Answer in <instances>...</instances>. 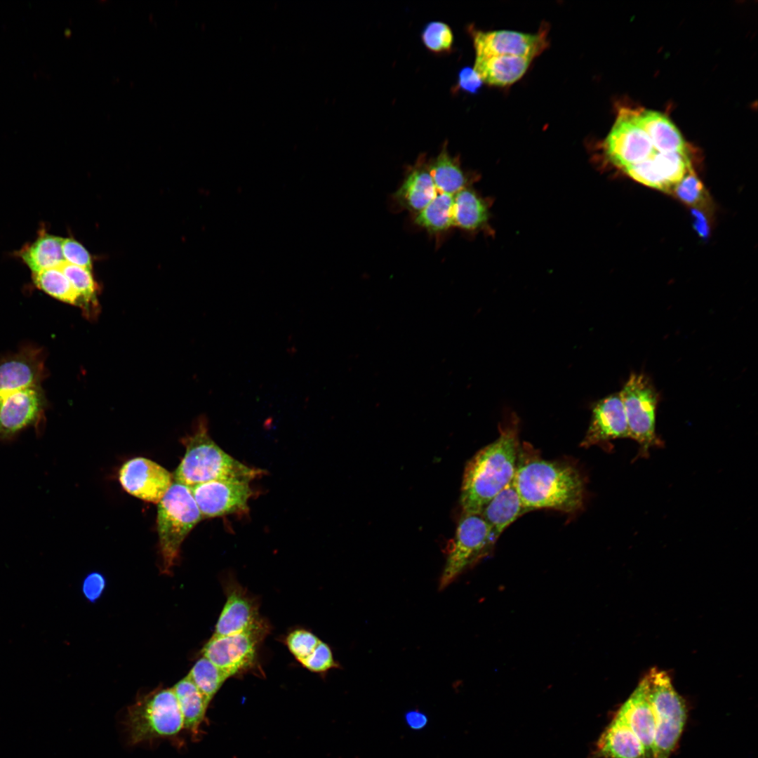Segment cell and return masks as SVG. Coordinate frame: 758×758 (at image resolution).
<instances>
[{
	"label": "cell",
	"mask_w": 758,
	"mask_h": 758,
	"mask_svg": "<svg viewBox=\"0 0 758 758\" xmlns=\"http://www.w3.org/2000/svg\"><path fill=\"white\" fill-rule=\"evenodd\" d=\"M624 722L644 746L646 758H654L655 719L643 678L614 716Z\"/></svg>",
	"instance_id": "20"
},
{
	"label": "cell",
	"mask_w": 758,
	"mask_h": 758,
	"mask_svg": "<svg viewBox=\"0 0 758 758\" xmlns=\"http://www.w3.org/2000/svg\"><path fill=\"white\" fill-rule=\"evenodd\" d=\"M488 219L486 203L473 190L467 187L454 195L453 227L475 231L483 227Z\"/></svg>",
	"instance_id": "28"
},
{
	"label": "cell",
	"mask_w": 758,
	"mask_h": 758,
	"mask_svg": "<svg viewBox=\"0 0 758 758\" xmlns=\"http://www.w3.org/2000/svg\"><path fill=\"white\" fill-rule=\"evenodd\" d=\"M639 119L646 131L655 149L660 152H689L682 135L663 114L646 109H637Z\"/></svg>",
	"instance_id": "24"
},
{
	"label": "cell",
	"mask_w": 758,
	"mask_h": 758,
	"mask_svg": "<svg viewBox=\"0 0 758 758\" xmlns=\"http://www.w3.org/2000/svg\"><path fill=\"white\" fill-rule=\"evenodd\" d=\"M270 632L269 623L263 620L243 632L212 637L205 644L202 656L225 672L230 677L248 672L258 663V650Z\"/></svg>",
	"instance_id": "9"
},
{
	"label": "cell",
	"mask_w": 758,
	"mask_h": 758,
	"mask_svg": "<svg viewBox=\"0 0 758 758\" xmlns=\"http://www.w3.org/2000/svg\"><path fill=\"white\" fill-rule=\"evenodd\" d=\"M105 586L106 580L105 577L98 572H93L84 578L82 584V592L87 600L94 602L100 597Z\"/></svg>",
	"instance_id": "39"
},
{
	"label": "cell",
	"mask_w": 758,
	"mask_h": 758,
	"mask_svg": "<svg viewBox=\"0 0 758 758\" xmlns=\"http://www.w3.org/2000/svg\"><path fill=\"white\" fill-rule=\"evenodd\" d=\"M201 519L190 488L174 481L157 507L159 569L162 574H171L183 540Z\"/></svg>",
	"instance_id": "4"
},
{
	"label": "cell",
	"mask_w": 758,
	"mask_h": 758,
	"mask_svg": "<svg viewBox=\"0 0 758 758\" xmlns=\"http://www.w3.org/2000/svg\"><path fill=\"white\" fill-rule=\"evenodd\" d=\"M525 512L512 480L486 505L480 515L497 540L502 533Z\"/></svg>",
	"instance_id": "23"
},
{
	"label": "cell",
	"mask_w": 758,
	"mask_h": 758,
	"mask_svg": "<svg viewBox=\"0 0 758 758\" xmlns=\"http://www.w3.org/2000/svg\"><path fill=\"white\" fill-rule=\"evenodd\" d=\"M32 280L38 288L51 296L81 307L80 297L58 267L33 272Z\"/></svg>",
	"instance_id": "31"
},
{
	"label": "cell",
	"mask_w": 758,
	"mask_h": 758,
	"mask_svg": "<svg viewBox=\"0 0 758 758\" xmlns=\"http://www.w3.org/2000/svg\"><path fill=\"white\" fill-rule=\"evenodd\" d=\"M475 57L511 55L534 59L548 46L547 32L532 34L513 30L481 31L471 29Z\"/></svg>",
	"instance_id": "12"
},
{
	"label": "cell",
	"mask_w": 758,
	"mask_h": 758,
	"mask_svg": "<svg viewBox=\"0 0 758 758\" xmlns=\"http://www.w3.org/2000/svg\"><path fill=\"white\" fill-rule=\"evenodd\" d=\"M44 399L39 387L0 396V441L9 440L39 421Z\"/></svg>",
	"instance_id": "16"
},
{
	"label": "cell",
	"mask_w": 758,
	"mask_h": 758,
	"mask_svg": "<svg viewBox=\"0 0 758 758\" xmlns=\"http://www.w3.org/2000/svg\"><path fill=\"white\" fill-rule=\"evenodd\" d=\"M300 664L308 670L316 673H324L331 669L339 667L330 646L321 640L312 654Z\"/></svg>",
	"instance_id": "36"
},
{
	"label": "cell",
	"mask_w": 758,
	"mask_h": 758,
	"mask_svg": "<svg viewBox=\"0 0 758 758\" xmlns=\"http://www.w3.org/2000/svg\"><path fill=\"white\" fill-rule=\"evenodd\" d=\"M128 724L134 743L180 732L183 729V719L173 688L142 696L129 707Z\"/></svg>",
	"instance_id": "6"
},
{
	"label": "cell",
	"mask_w": 758,
	"mask_h": 758,
	"mask_svg": "<svg viewBox=\"0 0 758 758\" xmlns=\"http://www.w3.org/2000/svg\"><path fill=\"white\" fill-rule=\"evenodd\" d=\"M119 479L129 494L146 502L158 504L174 481L164 467L148 458L127 460L119 470Z\"/></svg>",
	"instance_id": "13"
},
{
	"label": "cell",
	"mask_w": 758,
	"mask_h": 758,
	"mask_svg": "<svg viewBox=\"0 0 758 758\" xmlns=\"http://www.w3.org/2000/svg\"><path fill=\"white\" fill-rule=\"evenodd\" d=\"M81 299V308L90 318L97 312V286L91 270L65 262L58 267Z\"/></svg>",
	"instance_id": "30"
},
{
	"label": "cell",
	"mask_w": 758,
	"mask_h": 758,
	"mask_svg": "<svg viewBox=\"0 0 758 758\" xmlns=\"http://www.w3.org/2000/svg\"><path fill=\"white\" fill-rule=\"evenodd\" d=\"M425 47L434 54L449 53L453 46L454 35L450 26L441 21L427 23L421 32Z\"/></svg>",
	"instance_id": "33"
},
{
	"label": "cell",
	"mask_w": 758,
	"mask_h": 758,
	"mask_svg": "<svg viewBox=\"0 0 758 758\" xmlns=\"http://www.w3.org/2000/svg\"><path fill=\"white\" fill-rule=\"evenodd\" d=\"M644 679L655 719L653 756L669 758L686 724V705L665 672L653 668Z\"/></svg>",
	"instance_id": "5"
},
{
	"label": "cell",
	"mask_w": 758,
	"mask_h": 758,
	"mask_svg": "<svg viewBox=\"0 0 758 758\" xmlns=\"http://www.w3.org/2000/svg\"><path fill=\"white\" fill-rule=\"evenodd\" d=\"M454 195L437 191L432 201L423 210L413 215L414 225L437 238L448 232L453 227Z\"/></svg>",
	"instance_id": "27"
},
{
	"label": "cell",
	"mask_w": 758,
	"mask_h": 758,
	"mask_svg": "<svg viewBox=\"0 0 758 758\" xmlns=\"http://www.w3.org/2000/svg\"><path fill=\"white\" fill-rule=\"evenodd\" d=\"M320 641L314 634L305 629L293 630L285 639L288 651L299 663L312 654Z\"/></svg>",
	"instance_id": "35"
},
{
	"label": "cell",
	"mask_w": 758,
	"mask_h": 758,
	"mask_svg": "<svg viewBox=\"0 0 758 758\" xmlns=\"http://www.w3.org/2000/svg\"><path fill=\"white\" fill-rule=\"evenodd\" d=\"M625 410L629 438L639 446V457L649 455L650 448L661 445L656 430L658 394L649 378L632 373L619 392Z\"/></svg>",
	"instance_id": "7"
},
{
	"label": "cell",
	"mask_w": 758,
	"mask_h": 758,
	"mask_svg": "<svg viewBox=\"0 0 758 758\" xmlns=\"http://www.w3.org/2000/svg\"><path fill=\"white\" fill-rule=\"evenodd\" d=\"M428 167L438 192L456 194L467 187V177L458 158L450 154L446 142L436 157L428 160Z\"/></svg>",
	"instance_id": "26"
},
{
	"label": "cell",
	"mask_w": 758,
	"mask_h": 758,
	"mask_svg": "<svg viewBox=\"0 0 758 758\" xmlns=\"http://www.w3.org/2000/svg\"><path fill=\"white\" fill-rule=\"evenodd\" d=\"M483 84L473 67H465L458 72L456 88L470 94H477Z\"/></svg>",
	"instance_id": "38"
},
{
	"label": "cell",
	"mask_w": 758,
	"mask_h": 758,
	"mask_svg": "<svg viewBox=\"0 0 758 758\" xmlns=\"http://www.w3.org/2000/svg\"><path fill=\"white\" fill-rule=\"evenodd\" d=\"M437 190L428 167V160L421 154L406 171L403 182L393 194L399 208L413 215L423 210L436 197Z\"/></svg>",
	"instance_id": "19"
},
{
	"label": "cell",
	"mask_w": 758,
	"mask_h": 758,
	"mask_svg": "<svg viewBox=\"0 0 758 758\" xmlns=\"http://www.w3.org/2000/svg\"><path fill=\"white\" fill-rule=\"evenodd\" d=\"M183 719V729L197 733L210 702L186 676L173 687Z\"/></svg>",
	"instance_id": "29"
},
{
	"label": "cell",
	"mask_w": 758,
	"mask_h": 758,
	"mask_svg": "<svg viewBox=\"0 0 758 758\" xmlns=\"http://www.w3.org/2000/svg\"><path fill=\"white\" fill-rule=\"evenodd\" d=\"M533 60L529 58L511 55L475 57L473 69L484 84L504 87L519 81Z\"/></svg>",
	"instance_id": "22"
},
{
	"label": "cell",
	"mask_w": 758,
	"mask_h": 758,
	"mask_svg": "<svg viewBox=\"0 0 758 758\" xmlns=\"http://www.w3.org/2000/svg\"><path fill=\"white\" fill-rule=\"evenodd\" d=\"M596 758H646L643 745L631 729L613 717L596 744Z\"/></svg>",
	"instance_id": "21"
},
{
	"label": "cell",
	"mask_w": 758,
	"mask_h": 758,
	"mask_svg": "<svg viewBox=\"0 0 758 758\" xmlns=\"http://www.w3.org/2000/svg\"><path fill=\"white\" fill-rule=\"evenodd\" d=\"M515 488L526 512L548 508L572 513L583 505L584 482L574 467L519 449Z\"/></svg>",
	"instance_id": "1"
},
{
	"label": "cell",
	"mask_w": 758,
	"mask_h": 758,
	"mask_svg": "<svg viewBox=\"0 0 758 758\" xmlns=\"http://www.w3.org/2000/svg\"><path fill=\"white\" fill-rule=\"evenodd\" d=\"M517 420L500 428L498 437L466 464L460 491L463 514H480L514 477L519 449Z\"/></svg>",
	"instance_id": "2"
},
{
	"label": "cell",
	"mask_w": 758,
	"mask_h": 758,
	"mask_svg": "<svg viewBox=\"0 0 758 758\" xmlns=\"http://www.w3.org/2000/svg\"><path fill=\"white\" fill-rule=\"evenodd\" d=\"M62 241L63 238L43 232L34 242L22 247L18 255L32 273L59 267L65 262Z\"/></svg>",
	"instance_id": "25"
},
{
	"label": "cell",
	"mask_w": 758,
	"mask_h": 758,
	"mask_svg": "<svg viewBox=\"0 0 758 758\" xmlns=\"http://www.w3.org/2000/svg\"><path fill=\"white\" fill-rule=\"evenodd\" d=\"M44 362L39 350L26 348L0 362V396L39 387L44 377Z\"/></svg>",
	"instance_id": "18"
},
{
	"label": "cell",
	"mask_w": 758,
	"mask_h": 758,
	"mask_svg": "<svg viewBox=\"0 0 758 758\" xmlns=\"http://www.w3.org/2000/svg\"><path fill=\"white\" fill-rule=\"evenodd\" d=\"M62 250L65 262L88 270H91V255L88 251L75 239H63Z\"/></svg>",
	"instance_id": "37"
},
{
	"label": "cell",
	"mask_w": 758,
	"mask_h": 758,
	"mask_svg": "<svg viewBox=\"0 0 758 758\" xmlns=\"http://www.w3.org/2000/svg\"><path fill=\"white\" fill-rule=\"evenodd\" d=\"M603 148L606 159L623 171L658 152L639 119L637 109L629 107L619 109Z\"/></svg>",
	"instance_id": "10"
},
{
	"label": "cell",
	"mask_w": 758,
	"mask_h": 758,
	"mask_svg": "<svg viewBox=\"0 0 758 758\" xmlns=\"http://www.w3.org/2000/svg\"><path fill=\"white\" fill-rule=\"evenodd\" d=\"M185 453L173 474L175 481L190 488L222 479L251 481L265 471L244 465L222 450L208 434L206 421L199 420L194 432L184 437Z\"/></svg>",
	"instance_id": "3"
},
{
	"label": "cell",
	"mask_w": 758,
	"mask_h": 758,
	"mask_svg": "<svg viewBox=\"0 0 758 758\" xmlns=\"http://www.w3.org/2000/svg\"><path fill=\"white\" fill-rule=\"evenodd\" d=\"M425 718L422 714L416 712H411L408 716V724L414 728L422 727L425 723Z\"/></svg>",
	"instance_id": "41"
},
{
	"label": "cell",
	"mask_w": 758,
	"mask_h": 758,
	"mask_svg": "<svg viewBox=\"0 0 758 758\" xmlns=\"http://www.w3.org/2000/svg\"><path fill=\"white\" fill-rule=\"evenodd\" d=\"M672 192L684 204L697 208L705 202L707 193L693 168L673 187Z\"/></svg>",
	"instance_id": "34"
},
{
	"label": "cell",
	"mask_w": 758,
	"mask_h": 758,
	"mask_svg": "<svg viewBox=\"0 0 758 758\" xmlns=\"http://www.w3.org/2000/svg\"><path fill=\"white\" fill-rule=\"evenodd\" d=\"M190 489L203 519L246 514L253 495L250 481L241 479L213 480Z\"/></svg>",
	"instance_id": "11"
},
{
	"label": "cell",
	"mask_w": 758,
	"mask_h": 758,
	"mask_svg": "<svg viewBox=\"0 0 758 758\" xmlns=\"http://www.w3.org/2000/svg\"><path fill=\"white\" fill-rule=\"evenodd\" d=\"M619 438H629V430L618 392L594 404L590 423L580 446L588 448Z\"/></svg>",
	"instance_id": "17"
},
{
	"label": "cell",
	"mask_w": 758,
	"mask_h": 758,
	"mask_svg": "<svg viewBox=\"0 0 758 758\" xmlns=\"http://www.w3.org/2000/svg\"><path fill=\"white\" fill-rule=\"evenodd\" d=\"M692 168L689 152H657L646 160L629 166L623 171L644 185L660 191L672 192L673 187Z\"/></svg>",
	"instance_id": "14"
},
{
	"label": "cell",
	"mask_w": 758,
	"mask_h": 758,
	"mask_svg": "<svg viewBox=\"0 0 758 758\" xmlns=\"http://www.w3.org/2000/svg\"><path fill=\"white\" fill-rule=\"evenodd\" d=\"M692 215L695 230L700 237H707L710 230L707 217L698 208L692 210Z\"/></svg>",
	"instance_id": "40"
},
{
	"label": "cell",
	"mask_w": 758,
	"mask_h": 758,
	"mask_svg": "<svg viewBox=\"0 0 758 758\" xmlns=\"http://www.w3.org/2000/svg\"><path fill=\"white\" fill-rule=\"evenodd\" d=\"M222 585L226 601L213 635L243 632L265 620L260 615L258 601L234 578H225Z\"/></svg>",
	"instance_id": "15"
},
{
	"label": "cell",
	"mask_w": 758,
	"mask_h": 758,
	"mask_svg": "<svg viewBox=\"0 0 758 758\" xmlns=\"http://www.w3.org/2000/svg\"><path fill=\"white\" fill-rule=\"evenodd\" d=\"M211 702L230 676L206 658L201 656L187 675Z\"/></svg>",
	"instance_id": "32"
},
{
	"label": "cell",
	"mask_w": 758,
	"mask_h": 758,
	"mask_svg": "<svg viewBox=\"0 0 758 758\" xmlns=\"http://www.w3.org/2000/svg\"><path fill=\"white\" fill-rule=\"evenodd\" d=\"M496 540L480 514H463L440 577L444 590L491 551Z\"/></svg>",
	"instance_id": "8"
}]
</instances>
